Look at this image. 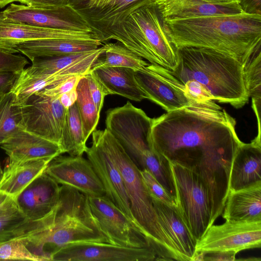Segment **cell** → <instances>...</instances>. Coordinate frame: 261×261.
<instances>
[{"instance_id":"1","label":"cell","mask_w":261,"mask_h":261,"mask_svg":"<svg viewBox=\"0 0 261 261\" xmlns=\"http://www.w3.org/2000/svg\"><path fill=\"white\" fill-rule=\"evenodd\" d=\"M215 102H195L152 118L151 141L160 161L175 162L202 177L219 217L229 193L231 163L242 142L235 119Z\"/></svg>"},{"instance_id":"2","label":"cell","mask_w":261,"mask_h":261,"mask_svg":"<svg viewBox=\"0 0 261 261\" xmlns=\"http://www.w3.org/2000/svg\"><path fill=\"white\" fill-rule=\"evenodd\" d=\"M20 239L42 261L71 244L108 243L89 203L88 197L74 188L61 186L58 201L40 220L22 225Z\"/></svg>"},{"instance_id":"3","label":"cell","mask_w":261,"mask_h":261,"mask_svg":"<svg viewBox=\"0 0 261 261\" xmlns=\"http://www.w3.org/2000/svg\"><path fill=\"white\" fill-rule=\"evenodd\" d=\"M163 19L177 48L214 49L233 58L243 68L261 46V15L243 13Z\"/></svg>"},{"instance_id":"4","label":"cell","mask_w":261,"mask_h":261,"mask_svg":"<svg viewBox=\"0 0 261 261\" xmlns=\"http://www.w3.org/2000/svg\"><path fill=\"white\" fill-rule=\"evenodd\" d=\"M178 63L171 73L182 84L194 81L212 99L243 107L249 96L244 79V68L233 58L214 49L195 47L177 48Z\"/></svg>"},{"instance_id":"5","label":"cell","mask_w":261,"mask_h":261,"mask_svg":"<svg viewBox=\"0 0 261 261\" xmlns=\"http://www.w3.org/2000/svg\"><path fill=\"white\" fill-rule=\"evenodd\" d=\"M94 132L119 169L138 229L155 253L156 260H180L159 222L140 169L108 130Z\"/></svg>"},{"instance_id":"6","label":"cell","mask_w":261,"mask_h":261,"mask_svg":"<svg viewBox=\"0 0 261 261\" xmlns=\"http://www.w3.org/2000/svg\"><path fill=\"white\" fill-rule=\"evenodd\" d=\"M102 42L115 40L150 64L170 71L178 63L177 48L155 5L130 13L122 21L97 33Z\"/></svg>"},{"instance_id":"7","label":"cell","mask_w":261,"mask_h":261,"mask_svg":"<svg viewBox=\"0 0 261 261\" xmlns=\"http://www.w3.org/2000/svg\"><path fill=\"white\" fill-rule=\"evenodd\" d=\"M167 161L175 189L176 208L197 242L217 218L212 192L194 170Z\"/></svg>"},{"instance_id":"8","label":"cell","mask_w":261,"mask_h":261,"mask_svg":"<svg viewBox=\"0 0 261 261\" xmlns=\"http://www.w3.org/2000/svg\"><path fill=\"white\" fill-rule=\"evenodd\" d=\"M152 118L129 101L107 113L106 129L140 170L149 169L158 160L152 149Z\"/></svg>"},{"instance_id":"9","label":"cell","mask_w":261,"mask_h":261,"mask_svg":"<svg viewBox=\"0 0 261 261\" xmlns=\"http://www.w3.org/2000/svg\"><path fill=\"white\" fill-rule=\"evenodd\" d=\"M5 21L49 29L95 31L86 17L71 3L60 8L44 9L10 4L0 12Z\"/></svg>"},{"instance_id":"10","label":"cell","mask_w":261,"mask_h":261,"mask_svg":"<svg viewBox=\"0 0 261 261\" xmlns=\"http://www.w3.org/2000/svg\"><path fill=\"white\" fill-rule=\"evenodd\" d=\"M18 106L22 129L59 144L68 109L59 98L36 92Z\"/></svg>"},{"instance_id":"11","label":"cell","mask_w":261,"mask_h":261,"mask_svg":"<svg viewBox=\"0 0 261 261\" xmlns=\"http://www.w3.org/2000/svg\"><path fill=\"white\" fill-rule=\"evenodd\" d=\"M135 77L146 99L159 105L167 112L195 102L170 70L160 65L149 63L144 69L135 71Z\"/></svg>"},{"instance_id":"12","label":"cell","mask_w":261,"mask_h":261,"mask_svg":"<svg viewBox=\"0 0 261 261\" xmlns=\"http://www.w3.org/2000/svg\"><path fill=\"white\" fill-rule=\"evenodd\" d=\"M261 247V221L226 220L221 225H212L196 243V251L239 252Z\"/></svg>"},{"instance_id":"13","label":"cell","mask_w":261,"mask_h":261,"mask_svg":"<svg viewBox=\"0 0 261 261\" xmlns=\"http://www.w3.org/2000/svg\"><path fill=\"white\" fill-rule=\"evenodd\" d=\"M88 197L91 211L108 243L128 247L151 248L145 237L106 195Z\"/></svg>"},{"instance_id":"14","label":"cell","mask_w":261,"mask_h":261,"mask_svg":"<svg viewBox=\"0 0 261 261\" xmlns=\"http://www.w3.org/2000/svg\"><path fill=\"white\" fill-rule=\"evenodd\" d=\"M45 172L59 185L76 189L88 197L106 195L92 164L83 155H59L49 163Z\"/></svg>"},{"instance_id":"15","label":"cell","mask_w":261,"mask_h":261,"mask_svg":"<svg viewBox=\"0 0 261 261\" xmlns=\"http://www.w3.org/2000/svg\"><path fill=\"white\" fill-rule=\"evenodd\" d=\"M154 251L149 247H128L108 243H82L61 248L51 257L59 261H153Z\"/></svg>"},{"instance_id":"16","label":"cell","mask_w":261,"mask_h":261,"mask_svg":"<svg viewBox=\"0 0 261 261\" xmlns=\"http://www.w3.org/2000/svg\"><path fill=\"white\" fill-rule=\"evenodd\" d=\"M92 136V145L90 147H87L85 152L87 159L101 181L106 195L139 232L119 169L94 130Z\"/></svg>"},{"instance_id":"17","label":"cell","mask_w":261,"mask_h":261,"mask_svg":"<svg viewBox=\"0 0 261 261\" xmlns=\"http://www.w3.org/2000/svg\"><path fill=\"white\" fill-rule=\"evenodd\" d=\"M56 39L101 42L96 31L49 29L5 21L0 17V50L14 54L21 43L32 40Z\"/></svg>"},{"instance_id":"18","label":"cell","mask_w":261,"mask_h":261,"mask_svg":"<svg viewBox=\"0 0 261 261\" xmlns=\"http://www.w3.org/2000/svg\"><path fill=\"white\" fill-rule=\"evenodd\" d=\"M61 186L45 172L36 178L16 198L19 210L27 222L44 218L56 205Z\"/></svg>"},{"instance_id":"19","label":"cell","mask_w":261,"mask_h":261,"mask_svg":"<svg viewBox=\"0 0 261 261\" xmlns=\"http://www.w3.org/2000/svg\"><path fill=\"white\" fill-rule=\"evenodd\" d=\"M103 53L102 46L94 50L64 56L35 58L31 60L32 65L24 68L20 74L26 76L84 75L90 71Z\"/></svg>"},{"instance_id":"20","label":"cell","mask_w":261,"mask_h":261,"mask_svg":"<svg viewBox=\"0 0 261 261\" xmlns=\"http://www.w3.org/2000/svg\"><path fill=\"white\" fill-rule=\"evenodd\" d=\"M159 222L180 261H192L197 241L182 219L176 206L168 205L151 198Z\"/></svg>"},{"instance_id":"21","label":"cell","mask_w":261,"mask_h":261,"mask_svg":"<svg viewBox=\"0 0 261 261\" xmlns=\"http://www.w3.org/2000/svg\"><path fill=\"white\" fill-rule=\"evenodd\" d=\"M0 145L9 156V163L40 159L53 160L63 154L58 143L23 129L15 133Z\"/></svg>"},{"instance_id":"22","label":"cell","mask_w":261,"mask_h":261,"mask_svg":"<svg viewBox=\"0 0 261 261\" xmlns=\"http://www.w3.org/2000/svg\"><path fill=\"white\" fill-rule=\"evenodd\" d=\"M261 181V141L242 142L233 158L229 191L247 188Z\"/></svg>"},{"instance_id":"23","label":"cell","mask_w":261,"mask_h":261,"mask_svg":"<svg viewBox=\"0 0 261 261\" xmlns=\"http://www.w3.org/2000/svg\"><path fill=\"white\" fill-rule=\"evenodd\" d=\"M154 5L163 18H186L244 13L238 3L216 4L203 0H158Z\"/></svg>"},{"instance_id":"24","label":"cell","mask_w":261,"mask_h":261,"mask_svg":"<svg viewBox=\"0 0 261 261\" xmlns=\"http://www.w3.org/2000/svg\"><path fill=\"white\" fill-rule=\"evenodd\" d=\"M222 214L227 221H261V181L246 188L229 191Z\"/></svg>"},{"instance_id":"25","label":"cell","mask_w":261,"mask_h":261,"mask_svg":"<svg viewBox=\"0 0 261 261\" xmlns=\"http://www.w3.org/2000/svg\"><path fill=\"white\" fill-rule=\"evenodd\" d=\"M91 72L102 86L106 95L116 94L135 101L146 99L135 77V70L126 67H97Z\"/></svg>"},{"instance_id":"26","label":"cell","mask_w":261,"mask_h":261,"mask_svg":"<svg viewBox=\"0 0 261 261\" xmlns=\"http://www.w3.org/2000/svg\"><path fill=\"white\" fill-rule=\"evenodd\" d=\"M51 160L40 159L9 163L0 178V192L16 199L28 185L45 172Z\"/></svg>"},{"instance_id":"27","label":"cell","mask_w":261,"mask_h":261,"mask_svg":"<svg viewBox=\"0 0 261 261\" xmlns=\"http://www.w3.org/2000/svg\"><path fill=\"white\" fill-rule=\"evenodd\" d=\"M102 44L100 41L41 39L23 42L17 47V50L31 61L37 58L58 57L92 50Z\"/></svg>"},{"instance_id":"28","label":"cell","mask_w":261,"mask_h":261,"mask_svg":"<svg viewBox=\"0 0 261 261\" xmlns=\"http://www.w3.org/2000/svg\"><path fill=\"white\" fill-rule=\"evenodd\" d=\"M158 0H112L105 6L82 13L98 33L124 19L130 13Z\"/></svg>"},{"instance_id":"29","label":"cell","mask_w":261,"mask_h":261,"mask_svg":"<svg viewBox=\"0 0 261 261\" xmlns=\"http://www.w3.org/2000/svg\"><path fill=\"white\" fill-rule=\"evenodd\" d=\"M83 125L77 105L74 103L67 109L59 145L63 153L70 155H83L87 147Z\"/></svg>"},{"instance_id":"30","label":"cell","mask_w":261,"mask_h":261,"mask_svg":"<svg viewBox=\"0 0 261 261\" xmlns=\"http://www.w3.org/2000/svg\"><path fill=\"white\" fill-rule=\"evenodd\" d=\"M105 58H99L91 69L97 67H120L135 71L144 69L149 63L118 42L106 43L102 45Z\"/></svg>"},{"instance_id":"31","label":"cell","mask_w":261,"mask_h":261,"mask_svg":"<svg viewBox=\"0 0 261 261\" xmlns=\"http://www.w3.org/2000/svg\"><path fill=\"white\" fill-rule=\"evenodd\" d=\"M76 103L81 118L84 135L87 141L96 128L100 114L91 98L85 75L80 80L76 88Z\"/></svg>"},{"instance_id":"32","label":"cell","mask_w":261,"mask_h":261,"mask_svg":"<svg viewBox=\"0 0 261 261\" xmlns=\"http://www.w3.org/2000/svg\"><path fill=\"white\" fill-rule=\"evenodd\" d=\"M14 100L11 91L0 98V145L22 129L21 109Z\"/></svg>"},{"instance_id":"33","label":"cell","mask_w":261,"mask_h":261,"mask_svg":"<svg viewBox=\"0 0 261 261\" xmlns=\"http://www.w3.org/2000/svg\"><path fill=\"white\" fill-rule=\"evenodd\" d=\"M261 49H257L244 67V79L249 97L261 99Z\"/></svg>"},{"instance_id":"34","label":"cell","mask_w":261,"mask_h":261,"mask_svg":"<svg viewBox=\"0 0 261 261\" xmlns=\"http://www.w3.org/2000/svg\"><path fill=\"white\" fill-rule=\"evenodd\" d=\"M6 260L42 261L30 251L20 239L16 237L0 243V260Z\"/></svg>"},{"instance_id":"35","label":"cell","mask_w":261,"mask_h":261,"mask_svg":"<svg viewBox=\"0 0 261 261\" xmlns=\"http://www.w3.org/2000/svg\"><path fill=\"white\" fill-rule=\"evenodd\" d=\"M27 221L18 207L0 216V243L18 236L20 226Z\"/></svg>"},{"instance_id":"36","label":"cell","mask_w":261,"mask_h":261,"mask_svg":"<svg viewBox=\"0 0 261 261\" xmlns=\"http://www.w3.org/2000/svg\"><path fill=\"white\" fill-rule=\"evenodd\" d=\"M144 184L151 198H156L164 203L176 206V201L170 195L155 177L147 169L140 170Z\"/></svg>"},{"instance_id":"37","label":"cell","mask_w":261,"mask_h":261,"mask_svg":"<svg viewBox=\"0 0 261 261\" xmlns=\"http://www.w3.org/2000/svg\"><path fill=\"white\" fill-rule=\"evenodd\" d=\"M28 64L29 62L24 57L0 50V71L20 72Z\"/></svg>"},{"instance_id":"38","label":"cell","mask_w":261,"mask_h":261,"mask_svg":"<svg viewBox=\"0 0 261 261\" xmlns=\"http://www.w3.org/2000/svg\"><path fill=\"white\" fill-rule=\"evenodd\" d=\"M83 76H72L57 85L45 88L38 92L51 97L59 98L63 94L76 88L80 80Z\"/></svg>"},{"instance_id":"39","label":"cell","mask_w":261,"mask_h":261,"mask_svg":"<svg viewBox=\"0 0 261 261\" xmlns=\"http://www.w3.org/2000/svg\"><path fill=\"white\" fill-rule=\"evenodd\" d=\"M91 98L98 112L100 113L106 96L103 88L91 71L85 75Z\"/></svg>"},{"instance_id":"40","label":"cell","mask_w":261,"mask_h":261,"mask_svg":"<svg viewBox=\"0 0 261 261\" xmlns=\"http://www.w3.org/2000/svg\"><path fill=\"white\" fill-rule=\"evenodd\" d=\"M27 6L44 9H54L64 7L71 3L63 0H15Z\"/></svg>"},{"instance_id":"41","label":"cell","mask_w":261,"mask_h":261,"mask_svg":"<svg viewBox=\"0 0 261 261\" xmlns=\"http://www.w3.org/2000/svg\"><path fill=\"white\" fill-rule=\"evenodd\" d=\"M20 72L13 71H0V98L11 90Z\"/></svg>"},{"instance_id":"42","label":"cell","mask_w":261,"mask_h":261,"mask_svg":"<svg viewBox=\"0 0 261 261\" xmlns=\"http://www.w3.org/2000/svg\"><path fill=\"white\" fill-rule=\"evenodd\" d=\"M237 253L233 251H217L205 252L204 261H234Z\"/></svg>"},{"instance_id":"43","label":"cell","mask_w":261,"mask_h":261,"mask_svg":"<svg viewBox=\"0 0 261 261\" xmlns=\"http://www.w3.org/2000/svg\"><path fill=\"white\" fill-rule=\"evenodd\" d=\"M239 4L243 12L261 15V0H240Z\"/></svg>"},{"instance_id":"44","label":"cell","mask_w":261,"mask_h":261,"mask_svg":"<svg viewBox=\"0 0 261 261\" xmlns=\"http://www.w3.org/2000/svg\"><path fill=\"white\" fill-rule=\"evenodd\" d=\"M77 97L76 88L63 94L59 99L62 105L66 109L75 103Z\"/></svg>"},{"instance_id":"45","label":"cell","mask_w":261,"mask_h":261,"mask_svg":"<svg viewBox=\"0 0 261 261\" xmlns=\"http://www.w3.org/2000/svg\"><path fill=\"white\" fill-rule=\"evenodd\" d=\"M17 206L15 199L0 192V211H5Z\"/></svg>"},{"instance_id":"46","label":"cell","mask_w":261,"mask_h":261,"mask_svg":"<svg viewBox=\"0 0 261 261\" xmlns=\"http://www.w3.org/2000/svg\"><path fill=\"white\" fill-rule=\"evenodd\" d=\"M112 0H92L87 2L86 10L98 8L103 7L109 3Z\"/></svg>"},{"instance_id":"47","label":"cell","mask_w":261,"mask_h":261,"mask_svg":"<svg viewBox=\"0 0 261 261\" xmlns=\"http://www.w3.org/2000/svg\"><path fill=\"white\" fill-rule=\"evenodd\" d=\"M205 255V252L196 251L192 261H204Z\"/></svg>"},{"instance_id":"48","label":"cell","mask_w":261,"mask_h":261,"mask_svg":"<svg viewBox=\"0 0 261 261\" xmlns=\"http://www.w3.org/2000/svg\"><path fill=\"white\" fill-rule=\"evenodd\" d=\"M210 3L216 4H228L232 3H238L240 0H203Z\"/></svg>"},{"instance_id":"49","label":"cell","mask_w":261,"mask_h":261,"mask_svg":"<svg viewBox=\"0 0 261 261\" xmlns=\"http://www.w3.org/2000/svg\"><path fill=\"white\" fill-rule=\"evenodd\" d=\"M13 2H15V0H0V8H3Z\"/></svg>"},{"instance_id":"50","label":"cell","mask_w":261,"mask_h":261,"mask_svg":"<svg viewBox=\"0 0 261 261\" xmlns=\"http://www.w3.org/2000/svg\"><path fill=\"white\" fill-rule=\"evenodd\" d=\"M2 173H3V170L2 169V167H1V163H0V178L2 176Z\"/></svg>"},{"instance_id":"51","label":"cell","mask_w":261,"mask_h":261,"mask_svg":"<svg viewBox=\"0 0 261 261\" xmlns=\"http://www.w3.org/2000/svg\"><path fill=\"white\" fill-rule=\"evenodd\" d=\"M64 1V2H68V3H71L70 1H71V0H63Z\"/></svg>"},{"instance_id":"52","label":"cell","mask_w":261,"mask_h":261,"mask_svg":"<svg viewBox=\"0 0 261 261\" xmlns=\"http://www.w3.org/2000/svg\"><path fill=\"white\" fill-rule=\"evenodd\" d=\"M86 1H88V2H91V1H92V0H86Z\"/></svg>"}]
</instances>
